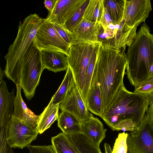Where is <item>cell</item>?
Masks as SVG:
<instances>
[{
	"label": "cell",
	"mask_w": 153,
	"mask_h": 153,
	"mask_svg": "<svg viewBox=\"0 0 153 153\" xmlns=\"http://www.w3.org/2000/svg\"><path fill=\"white\" fill-rule=\"evenodd\" d=\"M51 142L56 153H79L62 132L52 137Z\"/></svg>",
	"instance_id": "484cf974"
},
{
	"label": "cell",
	"mask_w": 153,
	"mask_h": 153,
	"mask_svg": "<svg viewBox=\"0 0 153 153\" xmlns=\"http://www.w3.org/2000/svg\"><path fill=\"white\" fill-rule=\"evenodd\" d=\"M59 108L61 111L74 115L81 123L88 120L92 115L88 109L80 91L76 85L59 104Z\"/></svg>",
	"instance_id": "7c38bea8"
},
{
	"label": "cell",
	"mask_w": 153,
	"mask_h": 153,
	"mask_svg": "<svg viewBox=\"0 0 153 153\" xmlns=\"http://www.w3.org/2000/svg\"><path fill=\"white\" fill-rule=\"evenodd\" d=\"M98 45H94L87 68L84 84L81 92L82 97L85 103L88 91L91 86V80L95 68Z\"/></svg>",
	"instance_id": "4316f807"
},
{
	"label": "cell",
	"mask_w": 153,
	"mask_h": 153,
	"mask_svg": "<svg viewBox=\"0 0 153 153\" xmlns=\"http://www.w3.org/2000/svg\"><path fill=\"white\" fill-rule=\"evenodd\" d=\"M94 45L84 44L71 46L66 56L69 67L73 74L76 85L81 92L86 72Z\"/></svg>",
	"instance_id": "8992f818"
},
{
	"label": "cell",
	"mask_w": 153,
	"mask_h": 153,
	"mask_svg": "<svg viewBox=\"0 0 153 153\" xmlns=\"http://www.w3.org/2000/svg\"><path fill=\"white\" fill-rule=\"evenodd\" d=\"M30 153H56L52 145L48 146H30Z\"/></svg>",
	"instance_id": "d6a6232c"
},
{
	"label": "cell",
	"mask_w": 153,
	"mask_h": 153,
	"mask_svg": "<svg viewBox=\"0 0 153 153\" xmlns=\"http://www.w3.org/2000/svg\"><path fill=\"white\" fill-rule=\"evenodd\" d=\"M125 0H104V6L107 9L113 23L119 24L123 19Z\"/></svg>",
	"instance_id": "d4e9b609"
},
{
	"label": "cell",
	"mask_w": 153,
	"mask_h": 153,
	"mask_svg": "<svg viewBox=\"0 0 153 153\" xmlns=\"http://www.w3.org/2000/svg\"><path fill=\"white\" fill-rule=\"evenodd\" d=\"M89 1V0H87L81 7L62 26L70 34L81 22L83 19V16L84 11Z\"/></svg>",
	"instance_id": "f1b7e54d"
},
{
	"label": "cell",
	"mask_w": 153,
	"mask_h": 153,
	"mask_svg": "<svg viewBox=\"0 0 153 153\" xmlns=\"http://www.w3.org/2000/svg\"><path fill=\"white\" fill-rule=\"evenodd\" d=\"M134 93L141 96L148 106L153 103V76L135 88Z\"/></svg>",
	"instance_id": "83f0119b"
},
{
	"label": "cell",
	"mask_w": 153,
	"mask_h": 153,
	"mask_svg": "<svg viewBox=\"0 0 153 153\" xmlns=\"http://www.w3.org/2000/svg\"><path fill=\"white\" fill-rule=\"evenodd\" d=\"M100 23H94L83 19L81 23L70 35L72 39L71 46L84 44L100 45L98 36Z\"/></svg>",
	"instance_id": "4fadbf2b"
},
{
	"label": "cell",
	"mask_w": 153,
	"mask_h": 153,
	"mask_svg": "<svg viewBox=\"0 0 153 153\" xmlns=\"http://www.w3.org/2000/svg\"><path fill=\"white\" fill-rule=\"evenodd\" d=\"M138 127L135 123L131 120H123L114 127V131L122 130L124 132L126 131H132L137 128Z\"/></svg>",
	"instance_id": "1f68e13d"
},
{
	"label": "cell",
	"mask_w": 153,
	"mask_h": 153,
	"mask_svg": "<svg viewBox=\"0 0 153 153\" xmlns=\"http://www.w3.org/2000/svg\"><path fill=\"white\" fill-rule=\"evenodd\" d=\"M87 0H56L52 11L45 20L62 26Z\"/></svg>",
	"instance_id": "8fae6325"
},
{
	"label": "cell",
	"mask_w": 153,
	"mask_h": 153,
	"mask_svg": "<svg viewBox=\"0 0 153 153\" xmlns=\"http://www.w3.org/2000/svg\"><path fill=\"white\" fill-rule=\"evenodd\" d=\"M66 135L79 153H102L99 146L82 133Z\"/></svg>",
	"instance_id": "44dd1931"
},
{
	"label": "cell",
	"mask_w": 153,
	"mask_h": 153,
	"mask_svg": "<svg viewBox=\"0 0 153 153\" xmlns=\"http://www.w3.org/2000/svg\"><path fill=\"white\" fill-rule=\"evenodd\" d=\"M76 85L74 74L68 66L61 85L52 97L49 103L51 104H60Z\"/></svg>",
	"instance_id": "d6986e66"
},
{
	"label": "cell",
	"mask_w": 153,
	"mask_h": 153,
	"mask_svg": "<svg viewBox=\"0 0 153 153\" xmlns=\"http://www.w3.org/2000/svg\"><path fill=\"white\" fill-rule=\"evenodd\" d=\"M10 125L3 124L0 127V153H14L7 142Z\"/></svg>",
	"instance_id": "f546056e"
},
{
	"label": "cell",
	"mask_w": 153,
	"mask_h": 153,
	"mask_svg": "<svg viewBox=\"0 0 153 153\" xmlns=\"http://www.w3.org/2000/svg\"><path fill=\"white\" fill-rule=\"evenodd\" d=\"M53 24L60 36L70 47L72 42V39L70 34L62 26L56 24Z\"/></svg>",
	"instance_id": "836d02e7"
},
{
	"label": "cell",
	"mask_w": 153,
	"mask_h": 153,
	"mask_svg": "<svg viewBox=\"0 0 153 153\" xmlns=\"http://www.w3.org/2000/svg\"><path fill=\"white\" fill-rule=\"evenodd\" d=\"M127 153H153V126L147 114L139 126L128 134Z\"/></svg>",
	"instance_id": "52a82bcc"
},
{
	"label": "cell",
	"mask_w": 153,
	"mask_h": 153,
	"mask_svg": "<svg viewBox=\"0 0 153 153\" xmlns=\"http://www.w3.org/2000/svg\"><path fill=\"white\" fill-rule=\"evenodd\" d=\"M104 7V0H89L83 18L91 22L100 23Z\"/></svg>",
	"instance_id": "cb8c5ba5"
},
{
	"label": "cell",
	"mask_w": 153,
	"mask_h": 153,
	"mask_svg": "<svg viewBox=\"0 0 153 153\" xmlns=\"http://www.w3.org/2000/svg\"><path fill=\"white\" fill-rule=\"evenodd\" d=\"M41 55V51L35 46L33 41L7 77L16 85L21 86L25 97L29 100L34 96L45 69Z\"/></svg>",
	"instance_id": "277c9868"
},
{
	"label": "cell",
	"mask_w": 153,
	"mask_h": 153,
	"mask_svg": "<svg viewBox=\"0 0 153 153\" xmlns=\"http://www.w3.org/2000/svg\"><path fill=\"white\" fill-rule=\"evenodd\" d=\"M35 46L40 51H53L68 55L69 45L60 36L53 24L44 21L38 28L34 41Z\"/></svg>",
	"instance_id": "ba28073f"
},
{
	"label": "cell",
	"mask_w": 153,
	"mask_h": 153,
	"mask_svg": "<svg viewBox=\"0 0 153 153\" xmlns=\"http://www.w3.org/2000/svg\"><path fill=\"white\" fill-rule=\"evenodd\" d=\"M42 61L45 69L55 73L66 71L68 64L66 56L60 51H41Z\"/></svg>",
	"instance_id": "9a60e30c"
},
{
	"label": "cell",
	"mask_w": 153,
	"mask_h": 153,
	"mask_svg": "<svg viewBox=\"0 0 153 153\" xmlns=\"http://www.w3.org/2000/svg\"><path fill=\"white\" fill-rule=\"evenodd\" d=\"M59 104H51L49 103L45 108L40 117L36 128L38 133L41 134L49 128L59 117Z\"/></svg>",
	"instance_id": "603a6c76"
},
{
	"label": "cell",
	"mask_w": 153,
	"mask_h": 153,
	"mask_svg": "<svg viewBox=\"0 0 153 153\" xmlns=\"http://www.w3.org/2000/svg\"><path fill=\"white\" fill-rule=\"evenodd\" d=\"M125 55V74L135 88L153 76L151 68L153 62V34L145 22L141 25Z\"/></svg>",
	"instance_id": "7a4b0ae2"
},
{
	"label": "cell",
	"mask_w": 153,
	"mask_h": 153,
	"mask_svg": "<svg viewBox=\"0 0 153 153\" xmlns=\"http://www.w3.org/2000/svg\"><path fill=\"white\" fill-rule=\"evenodd\" d=\"M13 88L10 93L4 80L0 83V123H10L13 115L16 96Z\"/></svg>",
	"instance_id": "5bb4252c"
},
{
	"label": "cell",
	"mask_w": 153,
	"mask_h": 153,
	"mask_svg": "<svg viewBox=\"0 0 153 153\" xmlns=\"http://www.w3.org/2000/svg\"><path fill=\"white\" fill-rule=\"evenodd\" d=\"M81 129L84 135L99 146L105 138L107 131L100 121L92 114L88 120L81 123Z\"/></svg>",
	"instance_id": "2e32d148"
},
{
	"label": "cell",
	"mask_w": 153,
	"mask_h": 153,
	"mask_svg": "<svg viewBox=\"0 0 153 153\" xmlns=\"http://www.w3.org/2000/svg\"><path fill=\"white\" fill-rule=\"evenodd\" d=\"M127 133H119L115 140L112 153H127Z\"/></svg>",
	"instance_id": "4dcf8cb0"
},
{
	"label": "cell",
	"mask_w": 153,
	"mask_h": 153,
	"mask_svg": "<svg viewBox=\"0 0 153 153\" xmlns=\"http://www.w3.org/2000/svg\"><path fill=\"white\" fill-rule=\"evenodd\" d=\"M5 72L4 71H3L1 70L0 67V83L3 81V78L4 75H5Z\"/></svg>",
	"instance_id": "74e56055"
},
{
	"label": "cell",
	"mask_w": 153,
	"mask_h": 153,
	"mask_svg": "<svg viewBox=\"0 0 153 153\" xmlns=\"http://www.w3.org/2000/svg\"><path fill=\"white\" fill-rule=\"evenodd\" d=\"M148 107L141 96L128 91L123 84L101 117L113 131L116 126L127 120H132L138 127Z\"/></svg>",
	"instance_id": "3957f363"
},
{
	"label": "cell",
	"mask_w": 153,
	"mask_h": 153,
	"mask_svg": "<svg viewBox=\"0 0 153 153\" xmlns=\"http://www.w3.org/2000/svg\"><path fill=\"white\" fill-rule=\"evenodd\" d=\"M125 54L121 50L101 45L98 46L91 81L97 83L100 87L102 114L109 108L124 84L127 65Z\"/></svg>",
	"instance_id": "6da1fadb"
},
{
	"label": "cell",
	"mask_w": 153,
	"mask_h": 153,
	"mask_svg": "<svg viewBox=\"0 0 153 153\" xmlns=\"http://www.w3.org/2000/svg\"><path fill=\"white\" fill-rule=\"evenodd\" d=\"M56 0H45L44 1L45 6L48 10L49 13L53 10L56 3Z\"/></svg>",
	"instance_id": "d590c367"
},
{
	"label": "cell",
	"mask_w": 153,
	"mask_h": 153,
	"mask_svg": "<svg viewBox=\"0 0 153 153\" xmlns=\"http://www.w3.org/2000/svg\"><path fill=\"white\" fill-rule=\"evenodd\" d=\"M146 114L149 116L151 123L153 126V103L149 106Z\"/></svg>",
	"instance_id": "8d00e7d4"
},
{
	"label": "cell",
	"mask_w": 153,
	"mask_h": 153,
	"mask_svg": "<svg viewBox=\"0 0 153 153\" xmlns=\"http://www.w3.org/2000/svg\"><path fill=\"white\" fill-rule=\"evenodd\" d=\"M39 133L34 127L13 116L9 127L7 142L12 148H29Z\"/></svg>",
	"instance_id": "9c48e42d"
},
{
	"label": "cell",
	"mask_w": 153,
	"mask_h": 153,
	"mask_svg": "<svg viewBox=\"0 0 153 153\" xmlns=\"http://www.w3.org/2000/svg\"><path fill=\"white\" fill-rule=\"evenodd\" d=\"M43 21L44 19L34 13L28 16L22 22L19 21L16 37L4 56L6 62L4 71L7 77L33 41L36 32Z\"/></svg>",
	"instance_id": "5b68a950"
},
{
	"label": "cell",
	"mask_w": 153,
	"mask_h": 153,
	"mask_svg": "<svg viewBox=\"0 0 153 153\" xmlns=\"http://www.w3.org/2000/svg\"><path fill=\"white\" fill-rule=\"evenodd\" d=\"M115 25L117 29L113 39L112 48L125 52L126 46H129L135 39L137 27L128 28L123 20L119 24Z\"/></svg>",
	"instance_id": "ac0fdd59"
},
{
	"label": "cell",
	"mask_w": 153,
	"mask_h": 153,
	"mask_svg": "<svg viewBox=\"0 0 153 153\" xmlns=\"http://www.w3.org/2000/svg\"><path fill=\"white\" fill-rule=\"evenodd\" d=\"M102 98L97 83L91 82L85 104L88 109L100 117L102 114Z\"/></svg>",
	"instance_id": "ffe728a7"
},
{
	"label": "cell",
	"mask_w": 153,
	"mask_h": 153,
	"mask_svg": "<svg viewBox=\"0 0 153 153\" xmlns=\"http://www.w3.org/2000/svg\"><path fill=\"white\" fill-rule=\"evenodd\" d=\"M58 127L66 134L81 133V122L68 112L61 111L57 120Z\"/></svg>",
	"instance_id": "7402d4cb"
},
{
	"label": "cell",
	"mask_w": 153,
	"mask_h": 153,
	"mask_svg": "<svg viewBox=\"0 0 153 153\" xmlns=\"http://www.w3.org/2000/svg\"><path fill=\"white\" fill-rule=\"evenodd\" d=\"M16 85L17 92L14 101L13 115L34 127H36L40 115H35L27 107L22 96V87L19 85Z\"/></svg>",
	"instance_id": "e0dca14e"
},
{
	"label": "cell",
	"mask_w": 153,
	"mask_h": 153,
	"mask_svg": "<svg viewBox=\"0 0 153 153\" xmlns=\"http://www.w3.org/2000/svg\"><path fill=\"white\" fill-rule=\"evenodd\" d=\"M152 10L150 0H125L122 20L127 27L132 28L145 22Z\"/></svg>",
	"instance_id": "30bf717a"
},
{
	"label": "cell",
	"mask_w": 153,
	"mask_h": 153,
	"mask_svg": "<svg viewBox=\"0 0 153 153\" xmlns=\"http://www.w3.org/2000/svg\"><path fill=\"white\" fill-rule=\"evenodd\" d=\"M112 23L111 16L107 8L104 6L103 13L101 16L100 23L104 29L106 28L109 25Z\"/></svg>",
	"instance_id": "e575fe53"
}]
</instances>
